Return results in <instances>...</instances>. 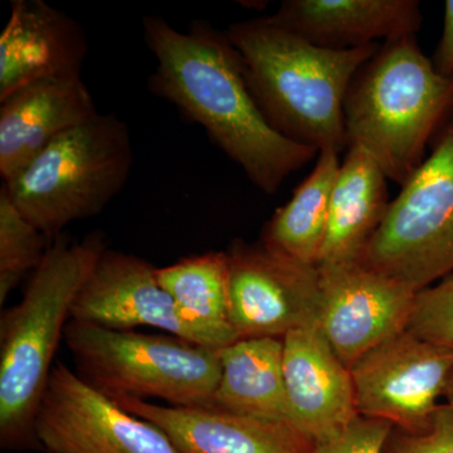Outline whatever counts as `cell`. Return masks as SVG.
Instances as JSON below:
<instances>
[{
    "label": "cell",
    "mask_w": 453,
    "mask_h": 453,
    "mask_svg": "<svg viewBox=\"0 0 453 453\" xmlns=\"http://www.w3.org/2000/svg\"><path fill=\"white\" fill-rule=\"evenodd\" d=\"M183 323L202 347L219 350L240 340L231 320L226 252L193 256L157 268Z\"/></svg>",
    "instance_id": "20"
},
{
    "label": "cell",
    "mask_w": 453,
    "mask_h": 453,
    "mask_svg": "<svg viewBox=\"0 0 453 453\" xmlns=\"http://www.w3.org/2000/svg\"><path fill=\"white\" fill-rule=\"evenodd\" d=\"M283 375L290 422L316 445L338 436L359 416L350 369L318 325L283 336Z\"/></svg>",
    "instance_id": "12"
},
{
    "label": "cell",
    "mask_w": 453,
    "mask_h": 453,
    "mask_svg": "<svg viewBox=\"0 0 453 453\" xmlns=\"http://www.w3.org/2000/svg\"><path fill=\"white\" fill-rule=\"evenodd\" d=\"M35 429L44 453H180L162 429L122 410L62 363L50 372Z\"/></svg>",
    "instance_id": "8"
},
{
    "label": "cell",
    "mask_w": 453,
    "mask_h": 453,
    "mask_svg": "<svg viewBox=\"0 0 453 453\" xmlns=\"http://www.w3.org/2000/svg\"><path fill=\"white\" fill-rule=\"evenodd\" d=\"M243 62L244 79L273 130L320 153L347 148L344 103L357 70L381 43L323 49L268 17L226 31Z\"/></svg>",
    "instance_id": "2"
},
{
    "label": "cell",
    "mask_w": 453,
    "mask_h": 453,
    "mask_svg": "<svg viewBox=\"0 0 453 453\" xmlns=\"http://www.w3.org/2000/svg\"><path fill=\"white\" fill-rule=\"evenodd\" d=\"M393 428L384 419L357 416L338 436L318 445L316 453H381Z\"/></svg>",
    "instance_id": "25"
},
{
    "label": "cell",
    "mask_w": 453,
    "mask_h": 453,
    "mask_svg": "<svg viewBox=\"0 0 453 453\" xmlns=\"http://www.w3.org/2000/svg\"><path fill=\"white\" fill-rule=\"evenodd\" d=\"M360 264L414 292L453 273V116L390 202Z\"/></svg>",
    "instance_id": "7"
},
{
    "label": "cell",
    "mask_w": 453,
    "mask_h": 453,
    "mask_svg": "<svg viewBox=\"0 0 453 453\" xmlns=\"http://www.w3.org/2000/svg\"><path fill=\"white\" fill-rule=\"evenodd\" d=\"M443 396L447 399V404L451 405L453 408V372L451 378H449V384H447L445 395Z\"/></svg>",
    "instance_id": "27"
},
{
    "label": "cell",
    "mask_w": 453,
    "mask_h": 453,
    "mask_svg": "<svg viewBox=\"0 0 453 453\" xmlns=\"http://www.w3.org/2000/svg\"><path fill=\"white\" fill-rule=\"evenodd\" d=\"M133 164L127 122L97 113L50 142L3 187L20 213L55 240L71 223L105 210L124 189Z\"/></svg>",
    "instance_id": "5"
},
{
    "label": "cell",
    "mask_w": 453,
    "mask_h": 453,
    "mask_svg": "<svg viewBox=\"0 0 453 453\" xmlns=\"http://www.w3.org/2000/svg\"><path fill=\"white\" fill-rule=\"evenodd\" d=\"M452 116L453 76L437 73L416 35L386 41L349 86L347 149H363L402 187Z\"/></svg>",
    "instance_id": "4"
},
{
    "label": "cell",
    "mask_w": 453,
    "mask_h": 453,
    "mask_svg": "<svg viewBox=\"0 0 453 453\" xmlns=\"http://www.w3.org/2000/svg\"><path fill=\"white\" fill-rule=\"evenodd\" d=\"M64 340L77 375L112 401L154 396L172 407L213 404L219 350L174 335L120 332L73 319Z\"/></svg>",
    "instance_id": "6"
},
{
    "label": "cell",
    "mask_w": 453,
    "mask_h": 453,
    "mask_svg": "<svg viewBox=\"0 0 453 453\" xmlns=\"http://www.w3.org/2000/svg\"><path fill=\"white\" fill-rule=\"evenodd\" d=\"M219 353L220 380L211 407L290 422L283 375V339H240L219 349Z\"/></svg>",
    "instance_id": "19"
},
{
    "label": "cell",
    "mask_w": 453,
    "mask_h": 453,
    "mask_svg": "<svg viewBox=\"0 0 453 453\" xmlns=\"http://www.w3.org/2000/svg\"><path fill=\"white\" fill-rule=\"evenodd\" d=\"M100 113L81 76L32 83L0 103V175L11 180L57 138Z\"/></svg>",
    "instance_id": "16"
},
{
    "label": "cell",
    "mask_w": 453,
    "mask_h": 453,
    "mask_svg": "<svg viewBox=\"0 0 453 453\" xmlns=\"http://www.w3.org/2000/svg\"><path fill=\"white\" fill-rule=\"evenodd\" d=\"M359 416L418 434L431 423L453 372V350L404 330L350 369Z\"/></svg>",
    "instance_id": "9"
},
{
    "label": "cell",
    "mask_w": 453,
    "mask_h": 453,
    "mask_svg": "<svg viewBox=\"0 0 453 453\" xmlns=\"http://www.w3.org/2000/svg\"><path fill=\"white\" fill-rule=\"evenodd\" d=\"M387 175L360 148H348L330 201L316 266L360 262L390 204Z\"/></svg>",
    "instance_id": "18"
},
{
    "label": "cell",
    "mask_w": 453,
    "mask_h": 453,
    "mask_svg": "<svg viewBox=\"0 0 453 453\" xmlns=\"http://www.w3.org/2000/svg\"><path fill=\"white\" fill-rule=\"evenodd\" d=\"M407 330L453 350V273L417 292Z\"/></svg>",
    "instance_id": "23"
},
{
    "label": "cell",
    "mask_w": 453,
    "mask_h": 453,
    "mask_svg": "<svg viewBox=\"0 0 453 453\" xmlns=\"http://www.w3.org/2000/svg\"><path fill=\"white\" fill-rule=\"evenodd\" d=\"M431 59L438 73L453 76V0L445 3L442 35Z\"/></svg>",
    "instance_id": "26"
},
{
    "label": "cell",
    "mask_w": 453,
    "mask_h": 453,
    "mask_svg": "<svg viewBox=\"0 0 453 453\" xmlns=\"http://www.w3.org/2000/svg\"><path fill=\"white\" fill-rule=\"evenodd\" d=\"M49 238L20 213L4 187L0 188V305L43 261Z\"/></svg>",
    "instance_id": "22"
},
{
    "label": "cell",
    "mask_w": 453,
    "mask_h": 453,
    "mask_svg": "<svg viewBox=\"0 0 453 453\" xmlns=\"http://www.w3.org/2000/svg\"><path fill=\"white\" fill-rule=\"evenodd\" d=\"M142 29L157 64L149 88L201 125L265 195H275L286 178L318 157L268 124L226 32L202 20L181 32L157 16L144 17Z\"/></svg>",
    "instance_id": "1"
},
{
    "label": "cell",
    "mask_w": 453,
    "mask_h": 453,
    "mask_svg": "<svg viewBox=\"0 0 453 453\" xmlns=\"http://www.w3.org/2000/svg\"><path fill=\"white\" fill-rule=\"evenodd\" d=\"M273 23L323 49H360L421 29L417 0H285Z\"/></svg>",
    "instance_id": "17"
},
{
    "label": "cell",
    "mask_w": 453,
    "mask_h": 453,
    "mask_svg": "<svg viewBox=\"0 0 453 453\" xmlns=\"http://www.w3.org/2000/svg\"><path fill=\"white\" fill-rule=\"evenodd\" d=\"M116 403L153 423L180 453H316L318 445L290 422L219 410L149 403L121 398Z\"/></svg>",
    "instance_id": "15"
},
{
    "label": "cell",
    "mask_w": 453,
    "mask_h": 453,
    "mask_svg": "<svg viewBox=\"0 0 453 453\" xmlns=\"http://www.w3.org/2000/svg\"><path fill=\"white\" fill-rule=\"evenodd\" d=\"M88 52L74 18L42 0H14L0 35V103L32 83L81 76Z\"/></svg>",
    "instance_id": "14"
},
{
    "label": "cell",
    "mask_w": 453,
    "mask_h": 453,
    "mask_svg": "<svg viewBox=\"0 0 453 453\" xmlns=\"http://www.w3.org/2000/svg\"><path fill=\"white\" fill-rule=\"evenodd\" d=\"M157 271L146 259L107 249L74 301L73 320L120 332L157 327L198 344L160 285Z\"/></svg>",
    "instance_id": "13"
},
{
    "label": "cell",
    "mask_w": 453,
    "mask_h": 453,
    "mask_svg": "<svg viewBox=\"0 0 453 453\" xmlns=\"http://www.w3.org/2000/svg\"><path fill=\"white\" fill-rule=\"evenodd\" d=\"M318 325L348 369L407 330L417 292L360 262L318 267Z\"/></svg>",
    "instance_id": "11"
},
{
    "label": "cell",
    "mask_w": 453,
    "mask_h": 453,
    "mask_svg": "<svg viewBox=\"0 0 453 453\" xmlns=\"http://www.w3.org/2000/svg\"><path fill=\"white\" fill-rule=\"evenodd\" d=\"M381 453H453V408L438 404L425 431L393 428Z\"/></svg>",
    "instance_id": "24"
},
{
    "label": "cell",
    "mask_w": 453,
    "mask_h": 453,
    "mask_svg": "<svg viewBox=\"0 0 453 453\" xmlns=\"http://www.w3.org/2000/svg\"><path fill=\"white\" fill-rule=\"evenodd\" d=\"M340 164L336 151L319 153L318 162L308 178L265 226L261 243L267 250L297 264L316 266L326 234Z\"/></svg>",
    "instance_id": "21"
},
{
    "label": "cell",
    "mask_w": 453,
    "mask_h": 453,
    "mask_svg": "<svg viewBox=\"0 0 453 453\" xmlns=\"http://www.w3.org/2000/svg\"><path fill=\"white\" fill-rule=\"evenodd\" d=\"M228 256L229 310L238 338H280L318 323L320 273L264 244L235 241Z\"/></svg>",
    "instance_id": "10"
},
{
    "label": "cell",
    "mask_w": 453,
    "mask_h": 453,
    "mask_svg": "<svg viewBox=\"0 0 453 453\" xmlns=\"http://www.w3.org/2000/svg\"><path fill=\"white\" fill-rule=\"evenodd\" d=\"M107 250L94 231L73 242L59 234L17 305L0 316V447L41 451L35 418L74 301Z\"/></svg>",
    "instance_id": "3"
}]
</instances>
